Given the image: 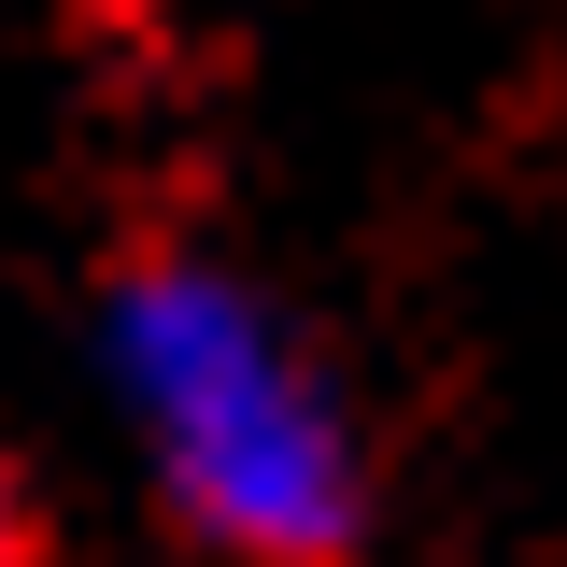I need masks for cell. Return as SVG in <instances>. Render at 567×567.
Masks as SVG:
<instances>
[{
  "instance_id": "6da1fadb",
  "label": "cell",
  "mask_w": 567,
  "mask_h": 567,
  "mask_svg": "<svg viewBox=\"0 0 567 567\" xmlns=\"http://www.w3.org/2000/svg\"><path fill=\"white\" fill-rule=\"evenodd\" d=\"M85 383L142 454V496L213 567H369L383 454L327 369L227 241H128L85 298Z\"/></svg>"
},
{
  "instance_id": "7a4b0ae2",
  "label": "cell",
  "mask_w": 567,
  "mask_h": 567,
  "mask_svg": "<svg viewBox=\"0 0 567 567\" xmlns=\"http://www.w3.org/2000/svg\"><path fill=\"white\" fill-rule=\"evenodd\" d=\"M0 567H43V496H29L14 454H0Z\"/></svg>"
}]
</instances>
